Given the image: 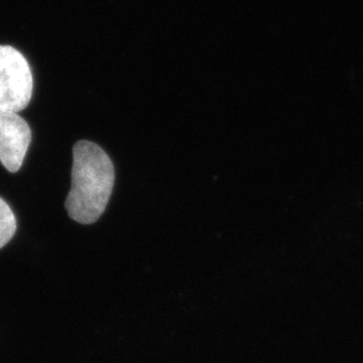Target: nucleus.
<instances>
[{"label": "nucleus", "mask_w": 363, "mask_h": 363, "mask_svg": "<svg viewBox=\"0 0 363 363\" xmlns=\"http://www.w3.org/2000/svg\"><path fill=\"white\" fill-rule=\"evenodd\" d=\"M115 184V169L97 144L81 140L74 147L72 184L67 211L78 223L91 224L104 213Z\"/></svg>", "instance_id": "1"}, {"label": "nucleus", "mask_w": 363, "mask_h": 363, "mask_svg": "<svg viewBox=\"0 0 363 363\" xmlns=\"http://www.w3.org/2000/svg\"><path fill=\"white\" fill-rule=\"evenodd\" d=\"M33 92L28 60L12 46L0 45V111L21 112Z\"/></svg>", "instance_id": "2"}, {"label": "nucleus", "mask_w": 363, "mask_h": 363, "mask_svg": "<svg viewBox=\"0 0 363 363\" xmlns=\"http://www.w3.org/2000/svg\"><path fill=\"white\" fill-rule=\"evenodd\" d=\"M31 138L30 126L18 112L0 111V163L6 170L21 168Z\"/></svg>", "instance_id": "3"}, {"label": "nucleus", "mask_w": 363, "mask_h": 363, "mask_svg": "<svg viewBox=\"0 0 363 363\" xmlns=\"http://www.w3.org/2000/svg\"><path fill=\"white\" fill-rule=\"evenodd\" d=\"M17 229V220L10 206L0 199V249L13 238Z\"/></svg>", "instance_id": "4"}]
</instances>
